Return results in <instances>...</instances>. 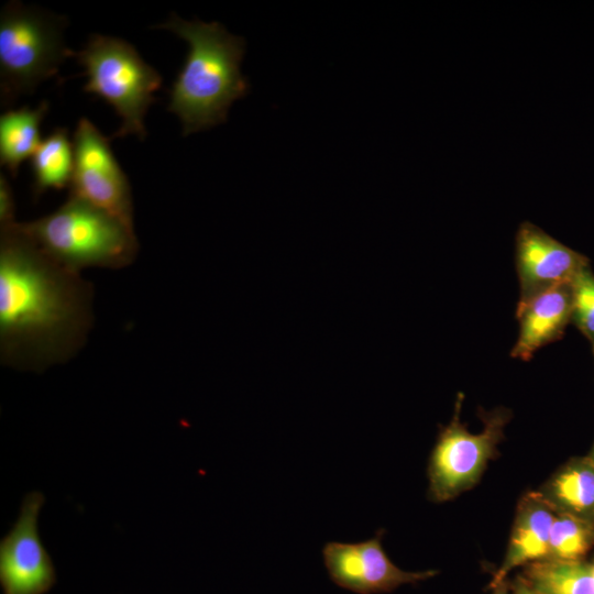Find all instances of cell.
Returning <instances> with one entry per match:
<instances>
[{"mask_svg":"<svg viewBox=\"0 0 594 594\" xmlns=\"http://www.w3.org/2000/svg\"><path fill=\"white\" fill-rule=\"evenodd\" d=\"M538 594H594L591 565L541 559L527 564L522 578Z\"/></svg>","mask_w":594,"mask_h":594,"instance_id":"obj_16","label":"cell"},{"mask_svg":"<svg viewBox=\"0 0 594 594\" xmlns=\"http://www.w3.org/2000/svg\"><path fill=\"white\" fill-rule=\"evenodd\" d=\"M19 226L52 258L79 273L127 267L139 251L133 229L70 194L54 212Z\"/></svg>","mask_w":594,"mask_h":594,"instance_id":"obj_3","label":"cell"},{"mask_svg":"<svg viewBox=\"0 0 594 594\" xmlns=\"http://www.w3.org/2000/svg\"><path fill=\"white\" fill-rule=\"evenodd\" d=\"M94 324V285L19 226L0 227V360L42 372L73 359Z\"/></svg>","mask_w":594,"mask_h":594,"instance_id":"obj_1","label":"cell"},{"mask_svg":"<svg viewBox=\"0 0 594 594\" xmlns=\"http://www.w3.org/2000/svg\"><path fill=\"white\" fill-rule=\"evenodd\" d=\"M540 493L557 512L591 522L594 516V462L581 460L566 465Z\"/></svg>","mask_w":594,"mask_h":594,"instance_id":"obj_14","label":"cell"},{"mask_svg":"<svg viewBox=\"0 0 594 594\" xmlns=\"http://www.w3.org/2000/svg\"><path fill=\"white\" fill-rule=\"evenodd\" d=\"M592 345H593V352H594V342L592 343Z\"/></svg>","mask_w":594,"mask_h":594,"instance_id":"obj_23","label":"cell"},{"mask_svg":"<svg viewBox=\"0 0 594 594\" xmlns=\"http://www.w3.org/2000/svg\"><path fill=\"white\" fill-rule=\"evenodd\" d=\"M109 141L87 118L78 121L73 136L74 169L69 194L134 230L131 186Z\"/></svg>","mask_w":594,"mask_h":594,"instance_id":"obj_7","label":"cell"},{"mask_svg":"<svg viewBox=\"0 0 594 594\" xmlns=\"http://www.w3.org/2000/svg\"><path fill=\"white\" fill-rule=\"evenodd\" d=\"M508 585L503 582L494 587H492V593L491 594H509L508 593Z\"/></svg>","mask_w":594,"mask_h":594,"instance_id":"obj_21","label":"cell"},{"mask_svg":"<svg viewBox=\"0 0 594 594\" xmlns=\"http://www.w3.org/2000/svg\"><path fill=\"white\" fill-rule=\"evenodd\" d=\"M572 321L594 342V273L583 268L572 280Z\"/></svg>","mask_w":594,"mask_h":594,"instance_id":"obj_18","label":"cell"},{"mask_svg":"<svg viewBox=\"0 0 594 594\" xmlns=\"http://www.w3.org/2000/svg\"><path fill=\"white\" fill-rule=\"evenodd\" d=\"M460 407L458 399L453 417L440 431L429 458L428 495L433 502L450 501L477 483L509 419L508 411L495 410L484 418L482 431L472 433L460 419Z\"/></svg>","mask_w":594,"mask_h":594,"instance_id":"obj_6","label":"cell"},{"mask_svg":"<svg viewBox=\"0 0 594 594\" xmlns=\"http://www.w3.org/2000/svg\"><path fill=\"white\" fill-rule=\"evenodd\" d=\"M31 163L34 199L51 188H69L74 169V153L67 129L56 128L41 141Z\"/></svg>","mask_w":594,"mask_h":594,"instance_id":"obj_15","label":"cell"},{"mask_svg":"<svg viewBox=\"0 0 594 594\" xmlns=\"http://www.w3.org/2000/svg\"><path fill=\"white\" fill-rule=\"evenodd\" d=\"M153 28L170 31L189 45L167 107L179 118L183 136L226 122L232 103L250 91L241 73L244 38L229 33L219 22L186 21L175 13Z\"/></svg>","mask_w":594,"mask_h":594,"instance_id":"obj_2","label":"cell"},{"mask_svg":"<svg viewBox=\"0 0 594 594\" xmlns=\"http://www.w3.org/2000/svg\"><path fill=\"white\" fill-rule=\"evenodd\" d=\"M383 534L384 530H380L375 537L361 542H327L322 558L331 581L356 594H381L438 573L436 570L408 572L399 569L382 547Z\"/></svg>","mask_w":594,"mask_h":594,"instance_id":"obj_9","label":"cell"},{"mask_svg":"<svg viewBox=\"0 0 594 594\" xmlns=\"http://www.w3.org/2000/svg\"><path fill=\"white\" fill-rule=\"evenodd\" d=\"M519 334L512 356L527 361L559 340L572 320V282L551 287L517 306Z\"/></svg>","mask_w":594,"mask_h":594,"instance_id":"obj_11","label":"cell"},{"mask_svg":"<svg viewBox=\"0 0 594 594\" xmlns=\"http://www.w3.org/2000/svg\"><path fill=\"white\" fill-rule=\"evenodd\" d=\"M516 265L519 302H524L551 287L572 282L583 268L590 266V261L526 221L519 226L516 234Z\"/></svg>","mask_w":594,"mask_h":594,"instance_id":"obj_10","label":"cell"},{"mask_svg":"<svg viewBox=\"0 0 594 594\" xmlns=\"http://www.w3.org/2000/svg\"><path fill=\"white\" fill-rule=\"evenodd\" d=\"M15 202L13 190L6 176L0 174V227L15 222Z\"/></svg>","mask_w":594,"mask_h":594,"instance_id":"obj_19","label":"cell"},{"mask_svg":"<svg viewBox=\"0 0 594 594\" xmlns=\"http://www.w3.org/2000/svg\"><path fill=\"white\" fill-rule=\"evenodd\" d=\"M513 594H538L524 579H518L513 585Z\"/></svg>","mask_w":594,"mask_h":594,"instance_id":"obj_20","label":"cell"},{"mask_svg":"<svg viewBox=\"0 0 594 594\" xmlns=\"http://www.w3.org/2000/svg\"><path fill=\"white\" fill-rule=\"evenodd\" d=\"M594 541V526L568 513L557 512L546 559L580 561Z\"/></svg>","mask_w":594,"mask_h":594,"instance_id":"obj_17","label":"cell"},{"mask_svg":"<svg viewBox=\"0 0 594 594\" xmlns=\"http://www.w3.org/2000/svg\"><path fill=\"white\" fill-rule=\"evenodd\" d=\"M591 569H592V573H593V576H594V564L591 565Z\"/></svg>","mask_w":594,"mask_h":594,"instance_id":"obj_22","label":"cell"},{"mask_svg":"<svg viewBox=\"0 0 594 594\" xmlns=\"http://www.w3.org/2000/svg\"><path fill=\"white\" fill-rule=\"evenodd\" d=\"M557 510L540 492L528 493L519 503L507 551L490 586L503 582L515 568L546 559Z\"/></svg>","mask_w":594,"mask_h":594,"instance_id":"obj_12","label":"cell"},{"mask_svg":"<svg viewBox=\"0 0 594 594\" xmlns=\"http://www.w3.org/2000/svg\"><path fill=\"white\" fill-rule=\"evenodd\" d=\"M48 110L43 100L36 108L23 107L6 111L0 117V163L12 177L18 174L20 164L32 157L40 140V124Z\"/></svg>","mask_w":594,"mask_h":594,"instance_id":"obj_13","label":"cell"},{"mask_svg":"<svg viewBox=\"0 0 594 594\" xmlns=\"http://www.w3.org/2000/svg\"><path fill=\"white\" fill-rule=\"evenodd\" d=\"M74 56L86 69L84 90L102 98L122 119L113 136L134 134L144 140V117L162 85L155 68L130 43L101 34L91 35Z\"/></svg>","mask_w":594,"mask_h":594,"instance_id":"obj_5","label":"cell"},{"mask_svg":"<svg viewBox=\"0 0 594 594\" xmlns=\"http://www.w3.org/2000/svg\"><path fill=\"white\" fill-rule=\"evenodd\" d=\"M67 19L18 1L0 14V95L9 106L54 76L75 52L64 40Z\"/></svg>","mask_w":594,"mask_h":594,"instance_id":"obj_4","label":"cell"},{"mask_svg":"<svg viewBox=\"0 0 594 594\" xmlns=\"http://www.w3.org/2000/svg\"><path fill=\"white\" fill-rule=\"evenodd\" d=\"M44 501L42 493H29L13 527L0 540L3 594H45L56 583L52 558L37 530V517Z\"/></svg>","mask_w":594,"mask_h":594,"instance_id":"obj_8","label":"cell"}]
</instances>
